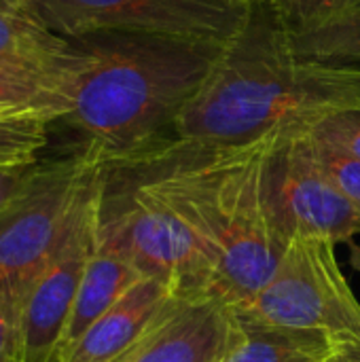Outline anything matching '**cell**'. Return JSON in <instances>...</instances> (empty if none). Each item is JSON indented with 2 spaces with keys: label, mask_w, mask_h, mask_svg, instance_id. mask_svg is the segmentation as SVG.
<instances>
[{
  "label": "cell",
  "mask_w": 360,
  "mask_h": 362,
  "mask_svg": "<svg viewBox=\"0 0 360 362\" xmlns=\"http://www.w3.org/2000/svg\"><path fill=\"white\" fill-rule=\"evenodd\" d=\"M359 106L360 66L297 53L276 15L257 2L185 106L174 136L214 146H246L306 134L323 119Z\"/></svg>",
  "instance_id": "obj_1"
},
{
  "label": "cell",
  "mask_w": 360,
  "mask_h": 362,
  "mask_svg": "<svg viewBox=\"0 0 360 362\" xmlns=\"http://www.w3.org/2000/svg\"><path fill=\"white\" fill-rule=\"evenodd\" d=\"M57 81L64 119L106 163L174 136L225 45L157 36L93 34L79 38Z\"/></svg>",
  "instance_id": "obj_2"
},
{
  "label": "cell",
  "mask_w": 360,
  "mask_h": 362,
  "mask_svg": "<svg viewBox=\"0 0 360 362\" xmlns=\"http://www.w3.org/2000/svg\"><path fill=\"white\" fill-rule=\"evenodd\" d=\"M274 140L214 146L168 136L132 157L110 161L127 165L204 240L216 261L214 299L227 308L255 297L286 248L272 221L263 182Z\"/></svg>",
  "instance_id": "obj_3"
},
{
  "label": "cell",
  "mask_w": 360,
  "mask_h": 362,
  "mask_svg": "<svg viewBox=\"0 0 360 362\" xmlns=\"http://www.w3.org/2000/svg\"><path fill=\"white\" fill-rule=\"evenodd\" d=\"M98 246L119 252L142 276L182 297H212L216 261L193 227L127 165L106 163Z\"/></svg>",
  "instance_id": "obj_4"
},
{
  "label": "cell",
  "mask_w": 360,
  "mask_h": 362,
  "mask_svg": "<svg viewBox=\"0 0 360 362\" xmlns=\"http://www.w3.org/2000/svg\"><path fill=\"white\" fill-rule=\"evenodd\" d=\"M104 170V157L91 146L36 163L25 189L0 212V293L19 312Z\"/></svg>",
  "instance_id": "obj_5"
},
{
  "label": "cell",
  "mask_w": 360,
  "mask_h": 362,
  "mask_svg": "<svg viewBox=\"0 0 360 362\" xmlns=\"http://www.w3.org/2000/svg\"><path fill=\"white\" fill-rule=\"evenodd\" d=\"M229 310L244 327L318 333L360 352V301L329 240H289L263 288Z\"/></svg>",
  "instance_id": "obj_6"
},
{
  "label": "cell",
  "mask_w": 360,
  "mask_h": 362,
  "mask_svg": "<svg viewBox=\"0 0 360 362\" xmlns=\"http://www.w3.org/2000/svg\"><path fill=\"white\" fill-rule=\"evenodd\" d=\"M66 38L127 32L227 45L255 4L227 0H32Z\"/></svg>",
  "instance_id": "obj_7"
},
{
  "label": "cell",
  "mask_w": 360,
  "mask_h": 362,
  "mask_svg": "<svg viewBox=\"0 0 360 362\" xmlns=\"http://www.w3.org/2000/svg\"><path fill=\"white\" fill-rule=\"evenodd\" d=\"M265 197L284 246L293 238L333 244L360 235V210L314 161L306 134L276 138L263 165Z\"/></svg>",
  "instance_id": "obj_8"
},
{
  "label": "cell",
  "mask_w": 360,
  "mask_h": 362,
  "mask_svg": "<svg viewBox=\"0 0 360 362\" xmlns=\"http://www.w3.org/2000/svg\"><path fill=\"white\" fill-rule=\"evenodd\" d=\"M104 176L89 191L64 244L28 291L21 312V362H59L64 331L87 269L98 248Z\"/></svg>",
  "instance_id": "obj_9"
},
{
  "label": "cell",
  "mask_w": 360,
  "mask_h": 362,
  "mask_svg": "<svg viewBox=\"0 0 360 362\" xmlns=\"http://www.w3.org/2000/svg\"><path fill=\"white\" fill-rule=\"evenodd\" d=\"M233 327V314L223 301L178 295L117 362H219Z\"/></svg>",
  "instance_id": "obj_10"
},
{
  "label": "cell",
  "mask_w": 360,
  "mask_h": 362,
  "mask_svg": "<svg viewBox=\"0 0 360 362\" xmlns=\"http://www.w3.org/2000/svg\"><path fill=\"white\" fill-rule=\"evenodd\" d=\"M176 297L174 286L144 276L74 344L62 350L59 362H117L142 339Z\"/></svg>",
  "instance_id": "obj_11"
},
{
  "label": "cell",
  "mask_w": 360,
  "mask_h": 362,
  "mask_svg": "<svg viewBox=\"0 0 360 362\" xmlns=\"http://www.w3.org/2000/svg\"><path fill=\"white\" fill-rule=\"evenodd\" d=\"M76 45L57 34L32 0H0V59L59 72Z\"/></svg>",
  "instance_id": "obj_12"
},
{
  "label": "cell",
  "mask_w": 360,
  "mask_h": 362,
  "mask_svg": "<svg viewBox=\"0 0 360 362\" xmlns=\"http://www.w3.org/2000/svg\"><path fill=\"white\" fill-rule=\"evenodd\" d=\"M140 269L115 250L98 246L83 274L66 331L62 350L74 344L102 314H106L138 280Z\"/></svg>",
  "instance_id": "obj_13"
},
{
  "label": "cell",
  "mask_w": 360,
  "mask_h": 362,
  "mask_svg": "<svg viewBox=\"0 0 360 362\" xmlns=\"http://www.w3.org/2000/svg\"><path fill=\"white\" fill-rule=\"evenodd\" d=\"M348 354L318 333L244 327L236 320L231 341L219 362H344Z\"/></svg>",
  "instance_id": "obj_14"
},
{
  "label": "cell",
  "mask_w": 360,
  "mask_h": 362,
  "mask_svg": "<svg viewBox=\"0 0 360 362\" xmlns=\"http://www.w3.org/2000/svg\"><path fill=\"white\" fill-rule=\"evenodd\" d=\"M53 121H59V115L51 108L0 115V168L36 163L38 151L47 144V127Z\"/></svg>",
  "instance_id": "obj_15"
},
{
  "label": "cell",
  "mask_w": 360,
  "mask_h": 362,
  "mask_svg": "<svg viewBox=\"0 0 360 362\" xmlns=\"http://www.w3.org/2000/svg\"><path fill=\"white\" fill-rule=\"evenodd\" d=\"M291 40L306 57L360 66V8L310 32L291 34Z\"/></svg>",
  "instance_id": "obj_16"
},
{
  "label": "cell",
  "mask_w": 360,
  "mask_h": 362,
  "mask_svg": "<svg viewBox=\"0 0 360 362\" xmlns=\"http://www.w3.org/2000/svg\"><path fill=\"white\" fill-rule=\"evenodd\" d=\"M62 72L64 70L49 72L28 64L0 59V100L47 104L57 108L64 119L66 110L57 95V81Z\"/></svg>",
  "instance_id": "obj_17"
},
{
  "label": "cell",
  "mask_w": 360,
  "mask_h": 362,
  "mask_svg": "<svg viewBox=\"0 0 360 362\" xmlns=\"http://www.w3.org/2000/svg\"><path fill=\"white\" fill-rule=\"evenodd\" d=\"M289 34L310 32L360 8V0H261Z\"/></svg>",
  "instance_id": "obj_18"
},
{
  "label": "cell",
  "mask_w": 360,
  "mask_h": 362,
  "mask_svg": "<svg viewBox=\"0 0 360 362\" xmlns=\"http://www.w3.org/2000/svg\"><path fill=\"white\" fill-rule=\"evenodd\" d=\"M306 138H308L310 153L318 163V168L325 172V176L339 189V193L348 202H352L360 210V157L339 146L316 140L308 132Z\"/></svg>",
  "instance_id": "obj_19"
},
{
  "label": "cell",
  "mask_w": 360,
  "mask_h": 362,
  "mask_svg": "<svg viewBox=\"0 0 360 362\" xmlns=\"http://www.w3.org/2000/svg\"><path fill=\"white\" fill-rule=\"evenodd\" d=\"M308 134L314 136L316 140L339 146V148L360 157V106L335 112V115L323 119Z\"/></svg>",
  "instance_id": "obj_20"
},
{
  "label": "cell",
  "mask_w": 360,
  "mask_h": 362,
  "mask_svg": "<svg viewBox=\"0 0 360 362\" xmlns=\"http://www.w3.org/2000/svg\"><path fill=\"white\" fill-rule=\"evenodd\" d=\"M0 362H21L19 310L0 293Z\"/></svg>",
  "instance_id": "obj_21"
},
{
  "label": "cell",
  "mask_w": 360,
  "mask_h": 362,
  "mask_svg": "<svg viewBox=\"0 0 360 362\" xmlns=\"http://www.w3.org/2000/svg\"><path fill=\"white\" fill-rule=\"evenodd\" d=\"M36 163L17 165V168H0V212L25 189V185L30 182L36 170Z\"/></svg>",
  "instance_id": "obj_22"
},
{
  "label": "cell",
  "mask_w": 360,
  "mask_h": 362,
  "mask_svg": "<svg viewBox=\"0 0 360 362\" xmlns=\"http://www.w3.org/2000/svg\"><path fill=\"white\" fill-rule=\"evenodd\" d=\"M25 108H51L59 115V121H62V112L53 106H47V104H36V102H15V100H0V115L4 112H19V110H25Z\"/></svg>",
  "instance_id": "obj_23"
},
{
  "label": "cell",
  "mask_w": 360,
  "mask_h": 362,
  "mask_svg": "<svg viewBox=\"0 0 360 362\" xmlns=\"http://www.w3.org/2000/svg\"><path fill=\"white\" fill-rule=\"evenodd\" d=\"M346 362H360V352H350Z\"/></svg>",
  "instance_id": "obj_24"
},
{
  "label": "cell",
  "mask_w": 360,
  "mask_h": 362,
  "mask_svg": "<svg viewBox=\"0 0 360 362\" xmlns=\"http://www.w3.org/2000/svg\"><path fill=\"white\" fill-rule=\"evenodd\" d=\"M227 2H240V4H257L261 0H227Z\"/></svg>",
  "instance_id": "obj_25"
},
{
  "label": "cell",
  "mask_w": 360,
  "mask_h": 362,
  "mask_svg": "<svg viewBox=\"0 0 360 362\" xmlns=\"http://www.w3.org/2000/svg\"><path fill=\"white\" fill-rule=\"evenodd\" d=\"M346 358H348V356H346ZM344 362H346V361H344Z\"/></svg>",
  "instance_id": "obj_26"
}]
</instances>
